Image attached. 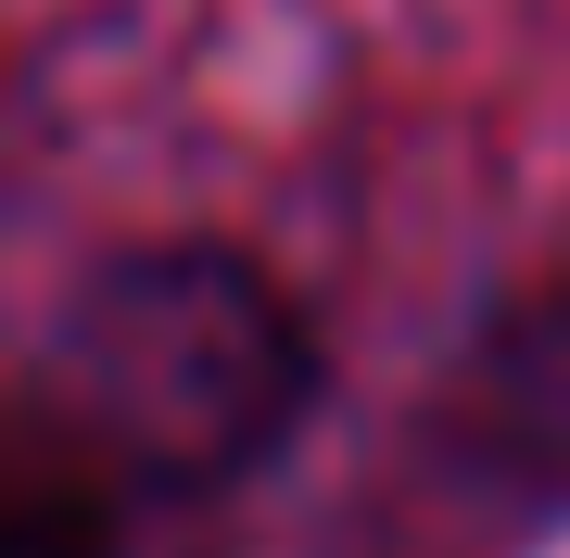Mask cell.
Returning a JSON list of instances; mask_svg holds the SVG:
<instances>
[{
	"label": "cell",
	"mask_w": 570,
	"mask_h": 558,
	"mask_svg": "<svg viewBox=\"0 0 570 558\" xmlns=\"http://www.w3.org/2000/svg\"><path fill=\"white\" fill-rule=\"evenodd\" d=\"M317 407V343L279 280L216 242L115 254L63 317V419L115 457V482H216L266 470L292 419Z\"/></svg>",
	"instance_id": "1"
},
{
	"label": "cell",
	"mask_w": 570,
	"mask_h": 558,
	"mask_svg": "<svg viewBox=\"0 0 570 558\" xmlns=\"http://www.w3.org/2000/svg\"><path fill=\"white\" fill-rule=\"evenodd\" d=\"M469 419L494 457H520L532 482H570V305H532L482 343L469 369Z\"/></svg>",
	"instance_id": "3"
},
{
	"label": "cell",
	"mask_w": 570,
	"mask_h": 558,
	"mask_svg": "<svg viewBox=\"0 0 570 558\" xmlns=\"http://www.w3.org/2000/svg\"><path fill=\"white\" fill-rule=\"evenodd\" d=\"M0 558H127V482L63 407H0Z\"/></svg>",
	"instance_id": "2"
}]
</instances>
